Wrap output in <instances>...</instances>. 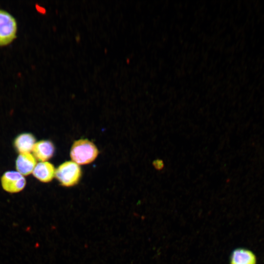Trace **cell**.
I'll return each instance as SVG.
<instances>
[{
  "mask_svg": "<svg viewBox=\"0 0 264 264\" xmlns=\"http://www.w3.org/2000/svg\"><path fill=\"white\" fill-rule=\"evenodd\" d=\"M98 154L96 146L88 139H80L73 144L70 150L72 161L78 165H85L93 162Z\"/></svg>",
  "mask_w": 264,
  "mask_h": 264,
  "instance_id": "6da1fadb",
  "label": "cell"
},
{
  "mask_svg": "<svg viewBox=\"0 0 264 264\" xmlns=\"http://www.w3.org/2000/svg\"><path fill=\"white\" fill-rule=\"evenodd\" d=\"M17 22L7 11L0 9V46L11 43L17 36Z\"/></svg>",
  "mask_w": 264,
  "mask_h": 264,
  "instance_id": "7a4b0ae2",
  "label": "cell"
},
{
  "mask_svg": "<svg viewBox=\"0 0 264 264\" xmlns=\"http://www.w3.org/2000/svg\"><path fill=\"white\" fill-rule=\"evenodd\" d=\"M55 176L64 186L70 187L78 183L81 176V170L73 161H66L55 170Z\"/></svg>",
  "mask_w": 264,
  "mask_h": 264,
  "instance_id": "3957f363",
  "label": "cell"
},
{
  "mask_svg": "<svg viewBox=\"0 0 264 264\" xmlns=\"http://www.w3.org/2000/svg\"><path fill=\"white\" fill-rule=\"evenodd\" d=\"M1 184L6 192L18 193L24 188L26 180L23 176L17 171H7L1 177Z\"/></svg>",
  "mask_w": 264,
  "mask_h": 264,
  "instance_id": "277c9868",
  "label": "cell"
},
{
  "mask_svg": "<svg viewBox=\"0 0 264 264\" xmlns=\"http://www.w3.org/2000/svg\"><path fill=\"white\" fill-rule=\"evenodd\" d=\"M54 151V145L51 141L41 140L35 144L32 151L36 159L44 162L53 156Z\"/></svg>",
  "mask_w": 264,
  "mask_h": 264,
  "instance_id": "5b68a950",
  "label": "cell"
},
{
  "mask_svg": "<svg viewBox=\"0 0 264 264\" xmlns=\"http://www.w3.org/2000/svg\"><path fill=\"white\" fill-rule=\"evenodd\" d=\"M36 164V158L30 153L20 154L16 161L17 172L23 176L32 173Z\"/></svg>",
  "mask_w": 264,
  "mask_h": 264,
  "instance_id": "8992f818",
  "label": "cell"
},
{
  "mask_svg": "<svg viewBox=\"0 0 264 264\" xmlns=\"http://www.w3.org/2000/svg\"><path fill=\"white\" fill-rule=\"evenodd\" d=\"M33 176L43 182L51 181L55 176L54 166L47 161L37 164L32 172Z\"/></svg>",
  "mask_w": 264,
  "mask_h": 264,
  "instance_id": "52a82bcc",
  "label": "cell"
},
{
  "mask_svg": "<svg viewBox=\"0 0 264 264\" xmlns=\"http://www.w3.org/2000/svg\"><path fill=\"white\" fill-rule=\"evenodd\" d=\"M230 264H256L257 258L251 250L239 248L232 252L230 259Z\"/></svg>",
  "mask_w": 264,
  "mask_h": 264,
  "instance_id": "ba28073f",
  "label": "cell"
},
{
  "mask_svg": "<svg viewBox=\"0 0 264 264\" xmlns=\"http://www.w3.org/2000/svg\"><path fill=\"white\" fill-rule=\"evenodd\" d=\"M36 143L34 135L30 133H23L19 135L14 140L16 150L20 154L30 153Z\"/></svg>",
  "mask_w": 264,
  "mask_h": 264,
  "instance_id": "9c48e42d",
  "label": "cell"
},
{
  "mask_svg": "<svg viewBox=\"0 0 264 264\" xmlns=\"http://www.w3.org/2000/svg\"><path fill=\"white\" fill-rule=\"evenodd\" d=\"M153 165L154 168L157 171L162 170L164 167L163 161L160 159L154 160L153 162Z\"/></svg>",
  "mask_w": 264,
  "mask_h": 264,
  "instance_id": "30bf717a",
  "label": "cell"
}]
</instances>
